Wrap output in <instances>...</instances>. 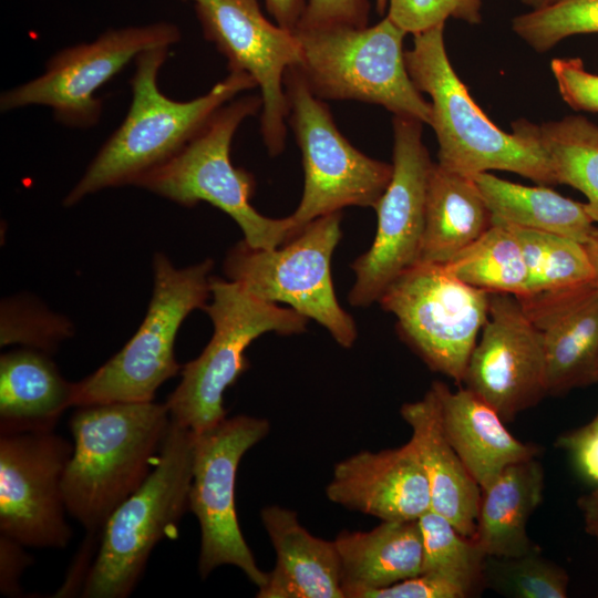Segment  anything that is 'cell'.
Returning <instances> with one entry per match:
<instances>
[{
    "mask_svg": "<svg viewBox=\"0 0 598 598\" xmlns=\"http://www.w3.org/2000/svg\"><path fill=\"white\" fill-rule=\"evenodd\" d=\"M169 49H151L134 60L128 111L65 196L64 206H73L106 188L134 185L141 176L178 154L221 106L257 86L250 75L229 72L198 97L169 99L158 86V74Z\"/></svg>",
    "mask_w": 598,
    "mask_h": 598,
    "instance_id": "6da1fadb",
    "label": "cell"
},
{
    "mask_svg": "<svg viewBox=\"0 0 598 598\" xmlns=\"http://www.w3.org/2000/svg\"><path fill=\"white\" fill-rule=\"evenodd\" d=\"M171 424L166 403L111 402L78 406L73 453L63 476L68 513L89 533L150 475Z\"/></svg>",
    "mask_w": 598,
    "mask_h": 598,
    "instance_id": "7a4b0ae2",
    "label": "cell"
},
{
    "mask_svg": "<svg viewBox=\"0 0 598 598\" xmlns=\"http://www.w3.org/2000/svg\"><path fill=\"white\" fill-rule=\"evenodd\" d=\"M444 24L413 34L405 64L420 92L431 97V123L439 164L473 177L492 169L508 171L539 185L556 184L538 145L497 127L478 107L455 73L444 43Z\"/></svg>",
    "mask_w": 598,
    "mask_h": 598,
    "instance_id": "3957f363",
    "label": "cell"
},
{
    "mask_svg": "<svg viewBox=\"0 0 598 598\" xmlns=\"http://www.w3.org/2000/svg\"><path fill=\"white\" fill-rule=\"evenodd\" d=\"M293 33L300 47L296 66L317 97L378 104L394 116L430 125L431 104L405 64L406 32L386 16L371 27L331 25Z\"/></svg>",
    "mask_w": 598,
    "mask_h": 598,
    "instance_id": "277c9868",
    "label": "cell"
},
{
    "mask_svg": "<svg viewBox=\"0 0 598 598\" xmlns=\"http://www.w3.org/2000/svg\"><path fill=\"white\" fill-rule=\"evenodd\" d=\"M260 95L235 97L221 106L205 127L173 158L141 176L134 184L185 207L206 202L229 215L254 248L271 249L290 240V217L269 218L250 204L255 177L230 159L239 125L261 110Z\"/></svg>",
    "mask_w": 598,
    "mask_h": 598,
    "instance_id": "5b68a950",
    "label": "cell"
},
{
    "mask_svg": "<svg viewBox=\"0 0 598 598\" xmlns=\"http://www.w3.org/2000/svg\"><path fill=\"white\" fill-rule=\"evenodd\" d=\"M194 433L171 420L155 465L143 484L123 501L102 528L97 555L82 596H130L156 544L189 509Z\"/></svg>",
    "mask_w": 598,
    "mask_h": 598,
    "instance_id": "8992f818",
    "label": "cell"
},
{
    "mask_svg": "<svg viewBox=\"0 0 598 598\" xmlns=\"http://www.w3.org/2000/svg\"><path fill=\"white\" fill-rule=\"evenodd\" d=\"M213 261L175 268L164 254L153 261L154 286L146 315L135 334L96 371L74 383L72 406L154 401L157 389L182 365L174 346L179 327L210 298Z\"/></svg>",
    "mask_w": 598,
    "mask_h": 598,
    "instance_id": "52a82bcc",
    "label": "cell"
},
{
    "mask_svg": "<svg viewBox=\"0 0 598 598\" xmlns=\"http://www.w3.org/2000/svg\"><path fill=\"white\" fill-rule=\"evenodd\" d=\"M212 302L205 306L213 336L194 360L182 367V380L166 405L171 420L194 433L225 420L224 392L248 369L249 344L267 332L306 331L309 319L291 308L264 301L233 280L210 278Z\"/></svg>",
    "mask_w": 598,
    "mask_h": 598,
    "instance_id": "ba28073f",
    "label": "cell"
},
{
    "mask_svg": "<svg viewBox=\"0 0 598 598\" xmlns=\"http://www.w3.org/2000/svg\"><path fill=\"white\" fill-rule=\"evenodd\" d=\"M341 218V212L316 218L271 249L254 248L241 240L228 251L224 271L255 297L289 305L326 328L338 344L351 348L357 327L338 302L330 269L342 237Z\"/></svg>",
    "mask_w": 598,
    "mask_h": 598,
    "instance_id": "9c48e42d",
    "label": "cell"
},
{
    "mask_svg": "<svg viewBox=\"0 0 598 598\" xmlns=\"http://www.w3.org/2000/svg\"><path fill=\"white\" fill-rule=\"evenodd\" d=\"M285 90L287 122L305 172L301 200L289 215L293 237L316 218L344 207L374 208L391 181L393 165L367 156L340 133L329 107L310 91L297 66L287 71Z\"/></svg>",
    "mask_w": 598,
    "mask_h": 598,
    "instance_id": "30bf717a",
    "label": "cell"
},
{
    "mask_svg": "<svg viewBox=\"0 0 598 598\" xmlns=\"http://www.w3.org/2000/svg\"><path fill=\"white\" fill-rule=\"evenodd\" d=\"M378 302L395 317L401 338L431 370L463 383L488 318L489 292L461 281L444 265L419 261Z\"/></svg>",
    "mask_w": 598,
    "mask_h": 598,
    "instance_id": "8fae6325",
    "label": "cell"
},
{
    "mask_svg": "<svg viewBox=\"0 0 598 598\" xmlns=\"http://www.w3.org/2000/svg\"><path fill=\"white\" fill-rule=\"evenodd\" d=\"M181 39L179 28L168 21L109 29L91 42L55 52L42 74L1 94L0 111L47 106L64 126L94 127L103 112L96 91L142 52L172 48Z\"/></svg>",
    "mask_w": 598,
    "mask_h": 598,
    "instance_id": "7c38bea8",
    "label": "cell"
},
{
    "mask_svg": "<svg viewBox=\"0 0 598 598\" xmlns=\"http://www.w3.org/2000/svg\"><path fill=\"white\" fill-rule=\"evenodd\" d=\"M270 431L266 419L226 417L194 433L189 511L200 528L198 571L206 578L223 565L238 567L258 588L267 580L238 524L235 488L241 457Z\"/></svg>",
    "mask_w": 598,
    "mask_h": 598,
    "instance_id": "4fadbf2b",
    "label": "cell"
},
{
    "mask_svg": "<svg viewBox=\"0 0 598 598\" xmlns=\"http://www.w3.org/2000/svg\"><path fill=\"white\" fill-rule=\"evenodd\" d=\"M393 137L392 177L374 206L377 233L368 251L351 265L355 281L348 300L354 307L378 302L390 283L420 260L433 163L420 121L394 116Z\"/></svg>",
    "mask_w": 598,
    "mask_h": 598,
    "instance_id": "5bb4252c",
    "label": "cell"
},
{
    "mask_svg": "<svg viewBox=\"0 0 598 598\" xmlns=\"http://www.w3.org/2000/svg\"><path fill=\"white\" fill-rule=\"evenodd\" d=\"M184 1L194 3L205 39L225 56L228 71L250 75L260 89L262 140L278 155L287 132L285 75L300 62L296 34L269 21L258 0Z\"/></svg>",
    "mask_w": 598,
    "mask_h": 598,
    "instance_id": "9a60e30c",
    "label": "cell"
},
{
    "mask_svg": "<svg viewBox=\"0 0 598 598\" xmlns=\"http://www.w3.org/2000/svg\"><path fill=\"white\" fill-rule=\"evenodd\" d=\"M72 453L52 430L1 433L0 534L38 548L69 544L63 476Z\"/></svg>",
    "mask_w": 598,
    "mask_h": 598,
    "instance_id": "2e32d148",
    "label": "cell"
},
{
    "mask_svg": "<svg viewBox=\"0 0 598 598\" xmlns=\"http://www.w3.org/2000/svg\"><path fill=\"white\" fill-rule=\"evenodd\" d=\"M463 383L505 422L547 394L542 338L516 296L489 292L488 318Z\"/></svg>",
    "mask_w": 598,
    "mask_h": 598,
    "instance_id": "e0dca14e",
    "label": "cell"
},
{
    "mask_svg": "<svg viewBox=\"0 0 598 598\" xmlns=\"http://www.w3.org/2000/svg\"><path fill=\"white\" fill-rule=\"evenodd\" d=\"M518 299L542 338L547 393L597 382L598 287L590 282Z\"/></svg>",
    "mask_w": 598,
    "mask_h": 598,
    "instance_id": "ac0fdd59",
    "label": "cell"
},
{
    "mask_svg": "<svg viewBox=\"0 0 598 598\" xmlns=\"http://www.w3.org/2000/svg\"><path fill=\"white\" fill-rule=\"evenodd\" d=\"M329 501L381 522L417 520L431 509L430 489L411 441L378 452L361 451L334 465Z\"/></svg>",
    "mask_w": 598,
    "mask_h": 598,
    "instance_id": "d6986e66",
    "label": "cell"
},
{
    "mask_svg": "<svg viewBox=\"0 0 598 598\" xmlns=\"http://www.w3.org/2000/svg\"><path fill=\"white\" fill-rule=\"evenodd\" d=\"M431 390L448 442L482 489L507 466L537 456L538 448L517 440L502 416L470 389L452 391L436 381Z\"/></svg>",
    "mask_w": 598,
    "mask_h": 598,
    "instance_id": "ffe728a7",
    "label": "cell"
},
{
    "mask_svg": "<svg viewBox=\"0 0 598 598\" xmlns=\"http://www.w3.org/2000/svg\"><path fill=\"white\" fill-rule=\"evenodd\" d=\"M261 522L276 551L259 598H344L334 540L310 534L291 509L269 505Z\"/></svg>",
    "mask_w": 598,
    "mask_h": 598,
    "instance_id": "44dd1931",
    "label": "cell"
},
{
    "mask_svg": "<svg viewBox=\"0 0 598 598\" xmlns=\"http://www.w3.org/2000/svg\"><path fill=\"white\" fill-rule=\"evenodd\" d=\"M401 416L412 430L410 441L427 480L431 509L450 520L461 534L473 538L482 488L448 442L432 390L421 400L403 404Z\"/></svg>",
    "mask_w": 598,
    "mask_h": 598,
    "instance_id": "7402d4cb",
    "label": "cell"
},
{
    "mask_svg": "<svg viewBox=\"0 0 598 598\" xmlns=\"http://www.w3.org/2000/svg\"><path fill=\"white\" fill-rule=\"evenodd\" d=\"M344 598H362L422 573L417 520L382 522L367 532L341 530L334 538Z\"/></svg>",
    "mask_w": 598,
    "mask_h": 598,
    "instance_id": "603a6c76",
    "label": "cell"
},
{
    "mask_svg": "<svg viewBox=\"0 0 598 598\" xmlns=\"http://www.w3.org/2000/svg\"><path fill=\"white\" fill-rule=\"evenodd\" d=\"M74 383L68 382L48 354L21 349L0 358L1 433L51 431L72 406Z\"/></svg>",
    "mask_w": 598,
    "mask_h": 598,
    "instance_id": "cb8c5ba5",
    "label": "cell"
},
{
    "mask_svg": "<svg viewBox=\"0 0 598 598\" xmlns=\"http://www.w3.org/2000/svg\"><path fill=\"white\" fill-rule=\"evenodd\" d=\"M543 491L544 470L536 456L507 466L482 489L473 538L487 557L513 558L538 549L526 526Z\"/></svg>",
    "mask_w": 598,
    "mask_h": 598,
    "instance_id": "d4e9b609",
    "label": "cell"
},
{
    "mask_svg": "<svg viewBox=\"0 0 598 598\" xmlns=\"http://www.w3.org/2000/svg\"><path fill=\"white\" fill-rule=\"evenodd\" d=\"M491 225L492 214L474 178L433 163L419 261L447 264Z\"/></svg>",
    "mask_w": 598,
    "mask_h": 598,
    "instance_id": "484cf974",
    "label": "cell"
},
{
    "mask_svg": "<svg viewBox=\"0 0 598 598\" xmlns=\"http://www.w3.org/2000/svg\"><path fill=\"white\" fill-rule=\"evenodd\" d=\"M473 178L495 220L555 233L581 244L595 229L585 203L565 197L546 185L525 186L488 172Z\"/></svg>",
    "mask_w": 598,
    "mask_h": 598,
    "instance_id": "4316f807",
    "label": "cell"
},
{
    "mask_svg": "<svg viewBox=\"0 0 598 598\" xmlns=\"http://www.w3.org/2000/svg\"><path fill=\"white\" fill-rule=\"evenodd\" d=\"M512 127L538 145L556 184L569 185L586 196V210L598 223V125L581 115H569L540 125L522 118Z\"/></svg>",
    "mask_w": 598,
    "mask_h": 598,
    "instance_id": "83f0119b",
    "label": "cell"
},
{
    "mask_svg": "<svg viewBox=\"0 0 598 598\" xmlns=\"http://www.w3.org/2000/svg\"><path fill=\"white\" fill-rule=\"evenodd\" d=\"M444 266L474 288L516 297L527 293V270L520 245L503 221L492 218L489 228Z\"/></svg>",
    "mask_w": 598,
    "mask_h": 598,
    "instance_id": "f1b7e54d",
    "label": "cell"
},
{
    "mask_svg": "<svg viewBox=\"0 0 598 598\" xmlns=\"http://www.w3.org/2000/svg\"><path fill=\"white\" fill-rule=\"evenodd\" d=\"M506 225L523 251L527 270L526 296L594 282L584 244L555 233Z\"/></svg>",
    "mask_w": 598,
    "mask_h": 598,
    "instance_id": "f546056e",
    "label": "cell"
},
{
    "mask_svg": "<svg viewBox=\"0 0 598 598\" xmlns=\"http://www.w3.org/2000/svg\"><path fill=\"white\" fill-rule=\"evenodd\" d=\"M417 523L423 544L422 573L444 575L475 589L483 580L487 557L477 542L461 534L450 520L432 509Z\"/></svg>",
    "mask_w": 598,
    "mask_h": 598,
    "instance_id": "4dcf8cb0",
    "label": "cell"
},
{
    "mask_svg": "<svg viewBox=\"0 0 598 598\" xmlns=\"http://www.w3.org/2000/svg\"><path fill=\"white\" fill-rule=\"evenodd\" d=\"M502 595L516 598H565L566 571L535 549L513 558L486 557L483 580Z\"/></svg>",
    "mask_w": 598,
    "mask_h": 598,
    "instance_id": "1f68e13d",
    "label": "cell"
},
{
    "mask_svg": "<svg viewBox=\"0 0 598 598\" xmlns=\"http://www.w3.org/2000/svg\"><path fill=\"white\" fill-rule=\"evenodd\" d=\"M512 29L535 51L545 52L565 38L598 33V0H555L515 17Z\"/></svg>",
    "mask_w": 598,
    "mask_h": 598,
    "instance_id": "d6a6232c",
    "label": "cell"
},
{
    "mask_svg": "<svg viewBox=\"0 0 598 598\" xmlns=\"http://www.w3.org/2000/svg\"><path fill=\"white\" fill-rule=\"evenodd\" d=\"M481 0H388L386 17L406 33L416 34L447 18L480 23Z\"/></svg>",
    "mask_w": 598,
    "mask_h": 598,
    "instance_id": "836d02e7",
    "label": "cell"
},
{
    "mask_svg": "<svg viewBox=\"0 0 598 598\" xmlns=\"http://www.w3.org/2000/svg\"><path fill=\"white\" fill-rule=\"evenodd\" d=\"M550 69L563 100L571 109L598 113V74L587 71L581 59H554Z\"/></svg>",
    "mask_w": 598,
    "mask_h": 598,
    "instance_id": "e575fe53",
    "label": "cell"
},
{
    "mask_svg": "<svg viewBox=\"0 0 598 598\" xmlns=\"http://www.w3.org/2000/svg\"><path fill=\"white\" fill-rule=\"evenodd\" d=\"M474 588L436 573H421L389 587L373 589L362 598H465Z\"/></svg>",
    "mask_w": 598,
    "mask_h": 598,
    "instance_id": "d590c367",
    "label": "cell"
},
{
    "mask_svg": "<svg viewBox=\"0 0 598 598\" xmlns=\"http://www.w3.org/2000/svg\"><path fill=\"white\" fill-rule=\"evenodd\" d=\"M370 17L368 0H307L296 30L331 25L364 28Z\"/></svg>",
    "mask_w": 598,
    "mask_h": 598,
    "instance_id": "8d00e7d4",
    "label": "cell"
},
{
    "mask_svg": "<svg viewBox=\"0 0 598 598\" xmlns=\"http://www.w3.org/2000/svg\"><path fill=\"white\" fill-rule=\"evenodd\" d=\"M558 445L567 450L581 476L598 486V427L586 424L564 434Z\"/></svg>",
    "mask_w": 598,
    "mask_h": 598,
    "instance_id": "74e56055",
    "label": "cell"
},
{
    "mask_svg": "<svg viewBox=\"0 0 598 598\" xmlns=\"http://www.w3.org/2000/svg\"><path fill=\"white\" fill-rule=\"evenodd\" d=\"M23 546L3 534L0 536V588L3 595H21L19 578L32 561Z\"/></svg>",
    "mask_w": 598,
    "mask_h": 598,
    "instance_id": "f35d334b",
    "label": "cell"
},
{
    "mask_svg": "<svg viewBox=\"0 0 598 598\" xmlns=\"http://www.w3.org/2000/svg\"><path fill=\"white\" fill-rule=\"evenodd\" d=\"M307 0H265L275 23L295 32L305 12Z\"/></svg>",
    "mask_w": 598,
    "mask_h": 598,
    "instance_id": "ab89813d",
    "label": "cell"
},
{
    "mask_svg": "<svg viewBox=\"0 0 598 598\" xmlns=\"http://www.w3.org/2000/svg\"><path fill=\"white\" fill-rule=\"evenodd\" d=\"M578 506L582 513L587 532L598 538V486L589 494L581 496Z\"/></svg>",
    "mask_w": 598,
    "mask_h": 598,
    "instance_id": "60d3db41",
    "label": "cell"
},
{
    "mask_svg": "<svg viewBox=\"0 0 598 598\" xmlns=\"http://www.w3.org/2000/svg\"><path fill=\"white\" fill-rule=\"evenodd\" d=\"M594 271V283L598 287V227H595L588 240L584 244Z\"/></svg>",
    "mask_w": 598,
    "mask_h": 598,
    "instance_id": "b9f144b4",
    "label": "cell"
},
{
    "mask_svg": "<svg viewBox=\"0 0 598 598\" xmlns=\"http://www.w3.org/2000/svg\"><path fill=\"white\" fill-rule=\"evenodd\" d=\"M525 6L530 7L532 9H538L551 3L555 0H520Z\"/></svg>",
    "mask_w": 598,
    "mask_h": 598,
    "instance_id": "7bdbcfd3",
    "label": "cell"
},
{
    "mask_svg": "<svg viewBox=\"0 0 598 598\" xmlns=\"http://www.w3.org/2000/svg\"><path fill=\"white\" fill-rule=\"evenodd\" d=\"M388 8V0H375V9L379 14H383Z\"/></svg>",
    "mask_w": 598,
    "mask_h": 598,
    "instance_id": "ee69618b",
    "label": "cell"
},
{
    "mask_svg": "<svg viewBox=\"0 0 598 598\" xmlns=\"http://www.w3.org/2000/svg\"><path fill=\"white\" fill-rule=\"evenodd\" d=\"M589 424H591L592 426L598 427V413L596 414L595 419Z\"/></svg>",
    "mask_w": 598,
    "mask_h": 598,
    "instance_id": "f6af8a7d",
    "label": "cell"
}]
</instances>
